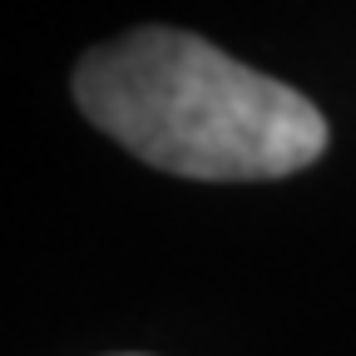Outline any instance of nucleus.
Returning a JSON list of instances; mask_svg holds the SVG:
<instances>
[{
	"label": "nucleus",
	"instance_id": "nucleus-1",
	"mask_svg": "<svg viewBox=\"0 0 356 356\" xmlns=\"http://www.w3.org/2000/svg\"><path fill=\"white\" fill-rule=\"evenodd\" d=\"M74 104L134 159L203 184L287 178L327 149L307 95L168 25L95 44L74 70Z\"/></svg>",
	"mask_w": 356,
	"mask_h": 356
}]
</instances>
